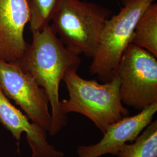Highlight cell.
I'll return each mask as SVG.
<instances>
[{
    "mask_svg": "<svg viewBox=\"0 0 157 157\" xmlns=\"http://www.w3.org/2000/svg\"><path fill=\"white\" fill-rule=\"evenodd\" d=\"M45 90L51 108L48 133L58 134L67 124V115L60 108L59 84L70 71H77L81 59L62 44L51 26L32 32V41L21 58L15 62Z\"/></svg>",
    "mask_w": 157,
    "mask_h": 157,
    "instance_id": "cell-1",
    "label": "cell"
},
{
    "mask_svg": "<svg viewBox=\"0 0 157 157\" xmlns=\"http://www.w3.org/2000/svg\"><path fill=\"white\" fill-rule=\"evenodd\" d=\"M62 81L69 93L67 100L60 101L61 109L65 115L71 112L82 114L102 133L110 125L129 115L121 101L118 75L100 84L95 80L82 78L77 71L72 70L64 75Z\"/></svg>",
    "mask_w": 157,
    "mask_h": 157,
    "instance_id": "cell-2",
    "label": "cell"
},
{
    "mask_svg": "<svg viewBox=\"0 0 157 157\" xmlns=\"http://www.w3.org/2000/svg\"><path fill=\"white\" fill-rule=\"evenodd\" d=\"M112 11L91 2L61 0L51 25L62 44L77 55L93 58Z\"/></svg>",
    "mask_w": 157,
    "mask_h": 157,
    "instance_id": "cell-3",
    "label": "cell"
},
{
    "mask_svg": "<svg viewBox=\"0 0 157 157\" xmlns=\"http://www.w3.org/2000/svg\"><path fill=\"white\" fill-rule=\"evenodd\" d=\"M155 0H122L118 14L110 17L101 32L98 47L89 73L102 82L115 75L124 51L131 43L135 25L143 13Z\"/></svg>",
    "mask_w": 157,
    "mask_h": 157,
    "instance_id": "cell-4",
    "label": "cell"
},
{
    "mask_svg": "<svg viewBox=\"0 0 157 157\" xmlns=\"http://www.w3.org/2000/svg\"><path fill=\"white\" fill-rule=\"evenodd\" d=\"M116 75L120 78L123 104L138 111L157 102V60L148 51L130 43Z\"/></svg>",
    "mask_w": 157,
    "mask_h": 157,
    "instance_id": "cell-5",
    "label": "cell"
},
{
    "mask_svg": "<svg viewBox=\"0 0 157 157\" xmlns=\"http://www.w3.org/2000/svg\"><path fill=\"white\" fill-rule=\"evenodd\" d=\"M0 89L22 109L32 122L49 132L51 115L48 95L17 63L0 60Z\"/></svg>",
    "mask_w": 157,
    "mask_h": 157,
    "instance_id": "cell-6",
    "label": "cell"
},
{
    "mask_svg": "<svg viewBox=\"0 0 157 157\" xmlns=\"http://www.w3.org/2000/svg\"><path fill=\"white\" fill-rule=\"evenodd\" d=\"M157 112V102L143 109L132 117L126 116L110 125L103 133L101 140L94 144L78 146V157H100L117 152L127 142H132L152 122Z\"/></svg>",
    "mask_w": 157,
    "mask_h": 157,
    "instance_id": "cell-7",
    "label": "cell"
},
{
    "mask_svg": "<svg viewBox=\"0 0 157 157\" xmlns=\"http://www.w3.org/2000/svg\"><path fill=\"white\" fill-rule=\"evenodd\" d=\"M28 0H0V60L16 62L28 44L24 30L29 21Z\"/></svg>",
    "mask_w": 157,
    "mask_h": 157,
    "instance_id": "cell-8",
    "label": "cell"
},
{
    "mask_svg": "<svg viewBox=\"0 0 157 157\" xmlns=\"http://www.w3.org/2000/svg\"><path fill=\"white\" fill-rule=\"evenodd\" d=\"M28 117L15 107L0 89V124L11 132L17 141L23 133L32 151V157H63L47 140V131L30 121Z\"/></svg>",
    "mask_w": 157,
    "mask_h": 157,
    "instance_id": "cell-9",
    "label": "cell"
},
{
    "mask_svg": "<svg viewBox=\"0 0 157 157\" xmlns=\"http://www.w3.org/2000/svg\"><path fill=\"white\" fill-rule=\"evenodd\" d=\"M131 43L157 58V4L148 6L135 25Z\"/></svg>",
    "mask_w": 157,
    "mask_h": 157,
    "instance_id": "cell-10",
    "label": "cell"
},
{
    "mask_svg": "<svg viewBox=\"0 0 157 157\" xmlns=\"http://www.w3.org/2000/svg\"><path fill=\"white\" fill-rule=\"evenodd\" d=\"M132 144H124L118 157H157V121L151 122Z\"/></svg>",
    "mask_w": 157,
    "mask_h": 157,
    "instance_id": "cell-11",
    "label": "cell"
},
{
    "mask_svg": "<svg viewBox=\"0 0 157 157\" xmlns=\"http://www.w3.org/2000/svg\"><path fill=\"white\" fill-rule=\"evenodd\" d=\"M60 2L61 0H28L32 33L49 25Z\"/></svg>",
    "mask_w": 157,
    "mask_h": 157,
    "instance_id": "cell-12",
    "label": "cell"
}]
</instances>
